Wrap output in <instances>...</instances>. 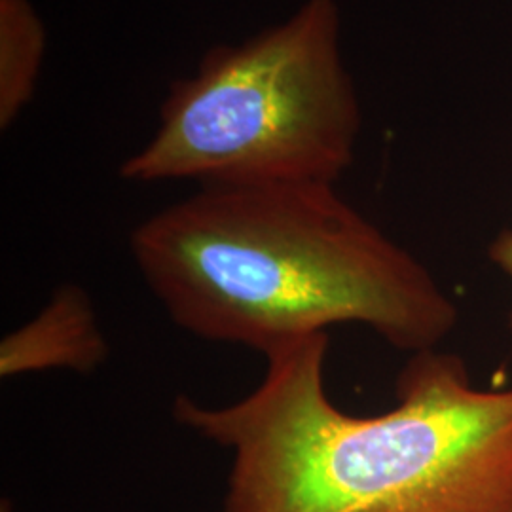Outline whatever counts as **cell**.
Returning a JSON list of instances; mask_svg holds the SVG:
<instances>
[{
	"mask_svg": "<svg viewBox=\"0 0 512 512\" xmlns=\"http://www.w3.org/2000/svg\"><path fill=\"white\" fill-rule=\"evenodd\" d=\"M329 344L268 351L236 403L175 397V420L230 452L220 512H512V385L478 387L459 355L425 349L393 408L353 416L327 391Z\"/></svg>",
	"mask_w": 512,
	"mask_h": 512,
	"instance_id": "cell-1",
	"label": "cell"
},
{
	"mask_svg": "<svg viewBox=\"0 0 512 512\" xmlns=\"http://www.w3.org/2000/svg\"><path fill=\"white\" fill-rule=\"evenodd\" d=\"M129 249L177 327L262 355L334 325L412 355L458 325L435 275L336 184L202 186L143 220Z\"/></svg>",
	"mask_w": 512,
	"mask_h": 512,
	"instance_id": "cell-2",
	"label": "cell"
},
{
	"mask_svg": "<svg viewBox=\"0 0 512 512\" xmlns=\"http://www.w3.org/2000/svg\"><path fill=\"white\" fill-rule=\"evenodd\" d=\"M336 0H304L239 44L215 46L177 80L145 147L120 165L128 183L336 184L361 131Z\"/></svg>",
	"mask_w": 512,
	"mask_h": 512,
	"instance_id": "cell-3",
	"label": "cell"
},
{
	"mask_svg": "<svg viewBox=\"0 0 512 512\" xmlns=\"http://www.w3.org/2000/svg\"><path fill=\"white\" fill-rule=\"evenodd\" d=\"M109 351L90 294L65 283L38 315L2 338L0 376L8 380L48 370L92 374L107 361Z\"/></svg>",
	"mask_w": 512,
	"mask_h": 512,
	"instance_id": "cell-4",
	"label": "cell"
},
{
	"mask_svg": "<svg viewBox=\"0 0 512 512\" xmlns=\"http://www.w3.org/2000/svg\"><path fill=\"white\" fill-rule=\"evenodd\" d=\"M46 27L31 0H0V128L10 129L37 92Z\"/></svg>",
	"mask_w": 512,
	"mask_h": 512,
	"instance_id": "cell-5",
	"label": "cell"
},
{
	"mask_svg": "<svg viewBox=\"0 0 512 512\" xmlns=\"http://www.w3.org/2000/svg\"><path fill=\"white\" fill-rule=\"evenodd\" d=\"M490 260L495 268L505 275L512 285V228L501 230L488 249ZM509 329L512 332V308L509 311Z\"/></svg>",
	"mask_w": 512,
	"mask_h": 512,
	"instance_id": "cell-6",
	"label": "cell"
},
{
	"mask_svg": "<svg viewBox=\"0 0 512 512\" xmlns=\"http://www.w3.org/2000/svg\"><path fill=\"white\" fill-rule=\"evenodd\" d=\"M0 512H12V505H10L8 501H2V507H0Z\"/></svg>",
	"mask_w": 512,
	"mask_h": 512,
	"instance_id": "cell-7",
	"label": "cell"
}]
</instances>
